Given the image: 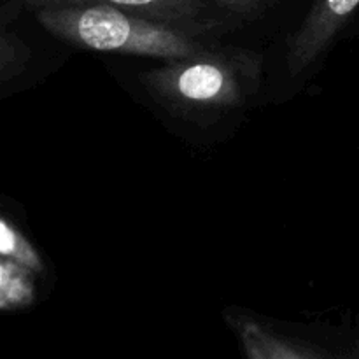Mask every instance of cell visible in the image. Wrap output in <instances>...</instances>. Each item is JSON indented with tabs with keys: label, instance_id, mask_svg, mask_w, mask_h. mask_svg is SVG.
Segmentation results:
<instances>
[{
	"label": "cell",
	"instance_id": "obj_5",
	"mask_svg": "<svg viewBox=\"0 0 359 359\" xmlns=\"http://www.w3.org/2000/svg\"><path fill=\"white\" fill-rule=\"evenodd\" d=\"M0 255L20 263L32 273H39L44 269L41 256L34 245L2 217H0Z\"/></svg>",
	"mask_w": 359,
	"mask_h": 359
},
{
	"label": "cell",
	"instance_id": "obj_7",
	"mask_svg": "<svg viewBox=\"0 0 359 359\" xmlns=\"http://www.w3.org/2000/svg\"><path fill=\"white\" fill-rule=\"evenodd\" d=\"M217 7L228 11V13L233 14H251L252 11L258 9L265 0H212Z\"/></svg>",
	"mask_w": 359,
	"mask_h": 359
},
{
	"label": "cell",
	"instance_id": "obj_1",
	"mask_svg": "<svg viewBox=\"0 0 359 359\" xmlns=\"http://www.w3.org/2000/svg\"><path fill=\"white\" fill-rule=\"evenodd\" d=\"M39 25L53 37L91 51L146 58L188 60L203 53L196 32L149 20L114 6L44 7Z\"/></svg>",
	"mask_w": 359,
	"mask_h": 359
},
{
	"label": "cell",
	"instance_id": "obj_3",
	"mask_svg": "<svg viewBox=\"0 0 359 359\" xmlns=\"http://www.w3.org/2000/svg\"><path fill=\"white\" fill-rule=\"evenodd\" d=\"M32 9L72 6H114L149 20L163 21L200 34L209 28L205 0H16Z\"/></svg>",
	"mask_w": 359,
	"mask_h": 359
},
{
	"label": "cell",
	"instance_id": "obj_4",
	"mask_svg": "<svg viewBox=\"0 0 359 359\" xmlns=\"http://www.w3.org/2000/svg\"><path fill=\"white\" fill-rule=\"evenodd\" d=\"M30 270L0 255V307L28 304L34 297Z\"/></svg>",
	"mask_w": 359,
	"mask_h": 359
},
{
	"label": "cell",
	"instance_id": "obj_2",
	"mask_svg": "<svg viewBox=\"0 0 359 359\" xmlns=\"http://www.w3.org/2000/svg\"><path fill=\"white\" fill-rule=\"evenodd\" d=\"M249 60L228 58L226 55L200 53L188 60H174L167 69L149 76L154 90L167 97L195 104L238 105L245 98L249 81Z\"/></svg>",
	"mask_w": 359,
	"mask_h": 359
},
{
	"label": "cell",
	"instance_id": "obj_6",
	"mask_svg": "<svg viewBox=\"0 0 359 359\" xmlns=\"http://www.w3.org/2000/svg\"><path fill=\"white\" fill-rule=\"evenodd\" d=\"M28 56V49L13 34L0 32V83L20 72Z\"/></svg>",
	"mask_w": 359,
	"mask_h": 359
}]
</instances>
